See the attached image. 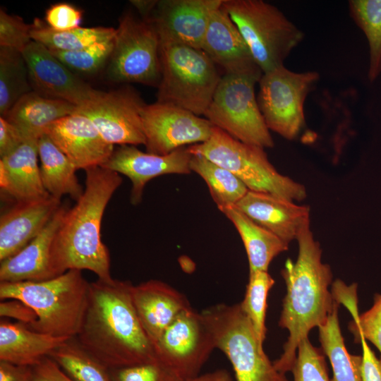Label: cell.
<instances>
[{
    "instance_id": "e0dca14e",
    "label": "cell",
    "mask_w": 381,
    "mask_h": 381,
    "mask_svg": "<svg viewBox=\"0 0 381 381\" xmlns=\"http://www.w3.org/2000/svg\"><path fill=\"white\" fill-rule=\"evenodd\" d=\"M192 154L188 147H180L167 155L144 152L134 145L114 148L102 167L127 176L131 181L130 200L133 205L142 201L145 187L152 179L164 174H189Z\"/></svg>"
},
{
    "instance_id": "74e56055",
    "label": "cell",
    "mask_w": 381,
    "mask_h": 381,
    "mask_svg": "<svg viewBox=\"0 0 381 381\" xmlns=\"http://www.w3.org/2000/svg\"><path fill=\"white\" fill-rule=\"evenodd\" d=\"M373 298L372 307L361 314L358 306L348 309L353 317L349 329L354 335L355 341L363 337L381 353V294H375Z\"/></svg>"
},
{
    "instance_id": "9a60e30c",
    "label": "cell",
    "mask_w": 381,
    "mask_h": 381,
    "mask_svg": "<svg viewBox=\"0 0 381 381\" xmlns=\"http://www.w3.org/2000/svg\"><path fill=\"white\" fill-rule=\"evenodd\" d=\"M224 0H153L142 19L152 25L160 44L200 49L213 13Z\"/></svg>"
},
{
    "instance_id": "e575fe53",
    "label": "cell",
    "mask_w": 381,
    "mask_h": 381,
    "mask_svg": "<svg viewBox=\"0 0 381 381\" xmlns=\"http://www.w3.org/2000/svg\"><path fill=\"white\" fill-rule=\"evenodd\" d=\"M274 284L268 271L249 272L244 298L240 307L249 320L259 342L263 345L266 337L265 317L267 295Z\"/></svg>"
},
{
    "instance_id": "484cf974",
    "label": "cell",
    "mask_w": 381,
    "mask_h": 381,
    "mask_svg": "<svg viewBox=\"0 0 381 381\" xmlns=\"http://www.w3.org/2000/svg\"><path fill=\"white\" fill-rule=\"evenodd\" d=\"M77 108L66 101L47 97L32 90L23 96L3 117L16 126L28 140L39 138L47 126L75 113Z\"/></svg>"
},
{
    "instance_id": "8d00e7d4",
    "label": "cell",
    "mask_w": 381,
    "mask_h": 381,
    "mask_svg": "<svg viewBox=\"0 0 381 381\" xmlns=\"http://www.w3.org/2000/svg\"><path fill=\"white\" fill-rule=\"evenodd\" d=\"M325 353L314 346L309 338L303 339L297 349L291 372L294 381H330Z\"/></svg>"
},
{
    "instance_id": "ba28073f",
    "label": "cell",
    "mask_w": 381,
    "mask_h": 381,
    "mask_svg": "<svg viewBox=\"0 0 381 381\" xmlns=\"http://www.w3.org/2000/svg\"><path fill=\"white\" fill-rule=\"evenodd\" d=\"M262 73L284 65L303 32L274 6L262 0H224Z\"/></svg>"
},
{
    "instance_id": "5b68a950",
    "label": "cell",
    "mask_w": 381,
    "mask_h": 381,
    "mask_svg": "<svg viewBox=\"0 0 381 381\" xmlns=\"http://www.w3.org/2000/svg\"><path fill=\"white\" fill-rule=\"evenodd\" d=\"M188 148L192 155H202L228 169L249 190L272 194L294 202L301 201L307 196L303 184L275 169L265 148L243 143L217 127H214L207 141Z\"/></svg>"
},
{
    "instance_id": "f546056e",
    "label": "cell",
    "mask_w": 381,
    "mask_h": 381,
    "mask_svg": "<svg viewBox=\"0 0 381 381\" xmlns=\"http://www.w3.org/2000/svg\"><path fill=\"white\" fill-rule=\"evenodd\" d=\"M32 40L45 46L49 50L75 51L97 42L113 40L116 28L108 27H79L64 31L50 28L39 18L31 24Z\"/></svg>"
},
{
    "instance_id": "7bdbcfd3",
    "label": "cell",
    "mask_w": 381,
    "mask_h": 381,
    "mask_svg": "<svg viewBox=\"0 0 381 381\" xmlns=\"http://www.w3.org/2000/svg\"><path fill=\"white\" fill-rule=\"evenodd\" d=\"M26 139L20 131L0 116V157L16 150Z\"/></svg>"
},
{
    "instance_id": "d590c367",
    "label": "cell",
    "mask_w": 381,
    "mask_h": 381,
    "mask_svg": "<svg viewBox=\"0 0 381 381\" xmlns=\"http://www.w3.org/2000/svg\"><path fill=\"white\" fill-rule=\"evenodd\" d=\"M114 39L75 51L50 52L75 74H93L108 64L114 48Z\"/></svg>"
},
{
    "instance_id": "9c48e42d",
    "label": "cell",
    "mask_w": 381,
    "mask_h": 381,
    "mask_svg": "<svg viewBox=\"0 0 381 381\" xmlns=\"http://www.w3.org/2000/svg\"><path fill=\"white\" fill-rule=\"evenodd\" d=\"M255 78L224 74L204 113L205 119L245 143L272 147L274 141L260 110Z\"/></svg>"
},
{
    "instance_id": "b9f144b4",
    "label": "cell",
    "mask_w": 381,
    "mask_h": 381,
    "mask_svg": "<svg viewBox=\"0 0 381 381\" xmlns=\"http://www.w3.org/2000/svg\"><path fill=\"white\" fill-rule=\"evenodd\" d=\"M0 315L2 318H13L25 325L33 324L37 319L35 310L18 299H8L1 302Z\"/></svg>"
},
{
    "instance_id": "1f68e13d",
    "label": "cell",
    "mask_w": 381,
    "mask_h": 381,
    "mask_svg": "<svg viewBox=\"0 0 381 381\" xmlns=\"http://www.w3.org/2000/svg\"><path fill=\"white\" fill-rule=\"evenodd\" d=\"M32 91L23 53L0 47V114L5 116L25 95Z\"/></svg>"
},
{
    "instance_id": "30bf717a",
    "label": "cell",
    "mask_w": 381,
    "mask_h": 381,
    "mask_svg": "<svg viewBox=\"0 0 381 381\" xmlns=\"http://www.w3.org/2000/svg\"><path fill=\"white\" fill-rule=\"evenodd\" d=\"M159 51V38L151 24L131 13L123 15L107 64L109 79L157 87L161 78Z\"/></svg>"
},
{
    "instance_id": "4dcf8cb0",
    "label": "cell",
    "mask_w": 381,
    "mask_h": 381,
    "mask_svg": "<svg viewBox=\"0 0 381 381\" xmlns=\"http://www.w3.org/2000/svg\"><path fill=\"white\" fill-rule=\"evenodd\" d=\"M190 168L192 172H195L205 181L219 210L236 205L249 190L228 169L202 155H192Z\"/></svg>"
},
{
    "instance_id": "bcb514c9",
    "label": "cell",
    "mask_w": 381,
    "mask_h": 381,
    "mask_svg": "<svg viewBox=\"0 0 381 381\" xmlns=\"http://www.w3.org/2000/svg\"><path fill=\"white\" fill-rule=\"evenodd\" d=\"M33 367L0 361V381H34Z\"/></svg>"
},
{
    "instance_id": "60d3db41",
    "label": "cell",
    "mask_w": 381,
    "mask_h": 381,
    "mask_svg": "<svg viewBox=\"0 0 381 381\" xmlns=\"http://www.w3.org/2000/svg\"><path fill=\"white\" fill-rule=\"evenodd\" d=\"M83 11L66 2L52 4L45 12V23L56 31H64L80 27Z\"/></svg>"
},
{
    "instance_id": "83f0119b",
    "label": "cell",
    "mask_w": 381,
    "mask_h": 381,
    "mask_svg": "<svg viewBox=\"0 0 381 381\" xmlns=\"http://www.w3.org/2000/svg\"><path fill=\"white\" fill-rule=\"evenodd\" d=\"M37 150L41 180L46 191L59 198L68 195L75 201L78 200L84 188L72 162L45 133L38 139Z\"/></svg>"
},
{
    "instance_id": "4fadbf2b",
    "label": "cell",
    "mask_w": 381,
    "mask_h": 381,
    "mask_svg": "<svg viewBox=\"0 0 381 381\" xmlns=\"http://www.w3.org/2000/svg\"><path fill=\"white\" fill-rule=\"evenodd\" d=\"M146 104L129 85L102 92L78 107L75 113L89 118L102 138L114 145H145L141 113Z\"/></svg>"
},
{
    "instance_id": "ab89813d",
    "label": "cell",
    "mask_w": 381,
    "mask_h": 381,
    "mask_svg": "<svg viewBox=\"0 0 381 381\" xmlns=\"http://www.w3.org/2000/svg\"><path fill=\"white\" fill-rule=\"evenodd\" d=\"M32 25L16 15L8 14L0 9V47H9L23 52L32 41L30 35Z\"/></svg>"
},
{
    "instance_id": "3957f363",
    "label": "cell",
    "mask_w": 381,
    "mask_h": 381,
    "mask_svg": "<svg viewBox=\"0 0 381 381\" xmlns=\"http://www.w3.org/2000/svg\"><path fill=\"white\" fill-rule=\"evenodd\" d=\"M85 171L84 191L66 210L53 241L51 276L87 270L107 281L112 279L111 260L101 239V224L107 205L123 180L119 174L102 167Z\"/></svg>"
},
{
    "instance_id": "d6986e66",
    "label": "cell",
    "mask_w": 381,
    "mask_h": 381,
    "mask_svg": "<svg viewBox=\"0 0 381 381\" xmlns=\"http://www.w3.org/2000/svg\"><path fill=\"white\" fill-rule=\"evenodd\" d=\"M200 49L224 71V75H245L258 80L262 75L223 4L213 13Z\"/></svg>"
},
{
    "instance_id": "603a6c76",
    "label": "cell",
    "mask_w": 381,
    "mask_h": 381,
    "mask_svg": "<svg viewBox=\"0 0 381 381\" xmlns=\"http://www.w3.org/2000/svg\"><path fill=\"white\" fill-rule=\"evenodd\" d=\"M30 138L0 159V188L14 202L47 197L38 165L37 141Z\"/></svg>"
},
{
    "instance_id": "cb8c5ba5",
    "label": "cell",
    "mask_w": 381,
    "mask_h": 381,
    "mask_svg": "<svg viewBox=\"0 0 381 381\" xmlns=\"http://www.w3.org/2000/svg\"><path fill=\"white\" fill-rule=\"evenodd\" d=\"M61 205L42 232L16 254L0 264V282L42 281L52 278L50 255L53 241L68 210Z\"/></svg>"
},
{
    "instance_id": "2e32d148",
    "label": "cell",
    "mask_w": 381,
    "mask_h": 381,
    "mask_svg": "<svg viewBox=\"0 0 381 381\" xmlns=\"http://www.w3.org/2000/svg\"><path fill=\"white\" fill-rule=\"evenodd\" d=\"M27 62L32 90L78 107L100 93L77 76L43 44L32 41L22 52Z\"/></svg>"
},
{
    "instance_id": "7a4b0ae2",
    "label": "cell",
    "mask_w": 381,
    "mask_h": 381,
    "mask_svg": "<svg viewBox=\"0 0 381 381\" xmlns=\"http://www.w3.org/2000/svg\"><path fill=\"white\" fill-rule=\"evenodd\" d=\"M298 255L295 262L288 259L281 274L286 292L282 301L279 326L289 332L283 353L273 362L286 373L292 370L300 342L310 331L322 325L336 303L329 287L333 274L330 266L322 261L320 243L314 238L310 223L298 233Z\"/></svg>"
},
{
    "instance_id": "7c38bea8",
    "label": "cell",
    "mask_w": 381,
    "mask_h": 381,
    "mask_svg": "<svg viewBox=\"0 0 381 381\" xmlns=\"http://www.w3.org/2000/svg\"><path fill=\"white\" fill-rule=\"evenodd\" d=\"M157 359L183 380L198 375L214 343L201 314L184 310L154 344Z\"/></svg>"
},
{
    "instance_id": "7dc6e473",
    "label": "cell",
    "mask_w": 381,
    "mask_h": 381,
    "mask_svg": "<svg viewBox=\"0 0 381 381\" xmlns=\"http://www.w3.org/2000/svg\"><path fill=\"white\" fill-rule=\"evenodd\" d=\"M186 381H232V380L227 370L220 369L203 375H198Z\"/></svg>"
},
{
    "instance_id": "ffe728a7",
    "label": "cell",
    "mask_w": 381,
    "mask_h": 381,
    "mask_svg": "<svg viewBox=\"0 0 381 381\" xmlns=\"http://www.w3.org/2000/svg\"><path fill=\"white\" fill-rule=\"evenodd\" d=\"M53 195L14 202L0 217V262L21 250L37 236L61 206Z\"/></svg>"
},
{
    "instance_id": "5bb4252c",
    "label": "cell",
    "mask_w": 381,
    "mask_h": 381,
    "mask_svg": "<svg viewBox=\"0 0 381 381\" xmlns=\"http://www.w3.org/2000/svg\"><path fill=\"white\" fill-rule=\"evenodd\" d=\"M141 117L147 152L160 155L207 141L214 127L188 110L157 101L146 104Z\"/></svg>"
},
{
    "instance_id": "ac0fdd59",
    "label": "cell",
    "mask_w": 381,
    "mask_h": 381,
    "mask_svg": "<svg viewBox=\"0 0 381 381\" xmlns=\"http://www.w3.org/2000/svg\"><path fill=\"white\" fill-rule=\"evenodd\" d=\"M52 142L68 157L77 169L102 167L114 147L101 135L91 120L74 113L60 119L44 130Z\"/></svg>"
},
{
    "instance_id": "d4e9b609",
    "label": "cell",
    "mask_w": 381,
    "mask_h": 381,
    "mask_svg": "<svg viewBox=\"0 0 381 381\" xmlns=\"http://www.w3.org/2000/svg\"><path fill=\"white\" fill-rule=\"evenodd\" d=\"M68 339L35 332L23 323L1 319L0 361L32 367Z\"/></svg>"
},
{
    "instance_id": "f35d334b",
    "label": "cell",
    "mask_w": 381,
    "mask_h": 381,
    "mask_svg": "<svg viewBox=\"0 0 381 381\" xmlns=\"http://www.w3.org/2000/svg\"><path fill=\"white\" fill-rule=\"evenodd\" d=\"M113 381H184L159 360L109 369Z\"/></svg>"
},
{
    "instance_id": "8992f818",
    "label": "cell",
    "mask_w": 381,
    "mask_h": 381,
    "mask_svg": "<svg viewBox=\"0 0 381 381\" xmlns=\"http://www.w3.org/2000/svg\"><path fill=\"white\" fill-rule=\"evenodd\" d=\"M159 58L157 101L203 115L222 77L217 66L201 49L183 44H160Z\"/></svg>"
},
{
    "instance_id": "7402d4cb",
    "label": "cell",
    "mask_w": 381,
    "mask_h": 381,
    "mask_svg": "<svg viewBox=\"0 0 381 381\" xmlns=\"http://www.w3.org/2000/svg\"><path fill=\"white\" fill-rule=\"evenodd\" d=\"M131 292L138 319L153 344L171 322L190 307L183 294L157 279L132 285Z\"/></svg>"
},
{
    "instance_id": "d6a6232c",
    "label": "cell",
    "mask_w": 381,
    "mask_h": 381,
    "mask_svg": "<svg viewBox=\"0 0 381 381\" xmlns=\"http://www.w3.org/2000/svg\"><path fill=\"white\" fill-rule=\"evenodd\" d=\"M49 357L73 381H113L109 369L87 351L75 337L55 349Z\"/></svg>"
},
{
    "instance_id": "836d02e7",
    "label": "cell",
    "mask_w": 381,
    "mask_h": 381,
    "mask_svg": "<svg viewBox=\"0 0 381 381\" xmlns=\"http://www.w3.org/2000/svg\"><path fill=\"white\" fill-rule=\"evenodd\" d=\"M351 16L365 33L370 47L368 78L373 82L381 73V0H351Z\"/></svg>"
},
{
    "instance_id": "f1b7e54d",
    "label": "cell",
    "mask_w": 381,
    "mask_h": 381,
    "mask_svg": "<svg viewBox=\"0 0 381 381\" xmlns=\"http://www.w3.org/2000/svg\"><path fill=\"white\" fill-rule=\"evenodd\" d=\"M336 301L325 322L318 327L319 341L332 368L330 381H363L361 373V355H352L346 348Z\"/></svg>"
},
{
    "instance_id": "ee69618b",
    "label": "cell",
    "mask_w": 381,
    "mask_h": 381,
    "mask_svg": "<svg viewBox=\"0 0 381 381\" xmlns=\"http://www.w3.org/2000/svg\"><path fill=\"white\" fill-rule=\"evenodd\" d=\"M362 346L361 373L363 381H381V358H378L368 344V341L361 337L356 341Z\"/></svg>"
},
{
    "instance_id": "4316f807",
    "label": "cell",
    "mask_w": 381,
    "mask_h": 381,
    "mask_svg": "<svg viewBox=\"0 0 381 381\" xmlns=\"http://www.w3.org/2000/svg\"><path fill=\"white\" fill-rule=\"evenodd\" d=\"M229 219L243 243L249 272L268 271L271 262L289 248V244L255 222L235 205L219 210Z\"/></svg>"
},
{
    "instance_id": "277c9868",
    "label": "cell",
    "mask_w": 381,
    "mask_h": 381,
    "mask_svg": "<svg viewBox=\"0 0 381 381\" xmlns=\"http://www.w3.org/2000/svg\"><path fill=\"white\" fill-rule=\"evenodd\" d=\"M90 283L82 271L70 270L42 281L0 282L1 300L22 301L37 314L30 329L58 337H75L87 306Z\"/></svg>"
},
{
    "instance_id": "f6af8a7d",
    "label": "cell",
    "mask_w": 381,
    "mask_h": 381,
    "mask_svg": "<svg viewBox=\"0 0 381 381\" xmlns=\"http://www.w3.org/2000/svg\"><path fill=\"white\" fill-rule=\"evenodd\" d=\"M32 367L34 381H73L49 356Z\"/></svg>"
},
{
    "instance_id": "44dd1931",
    "label": "cell",
    "mask_w": 381,
    "mask_h": 381,
    "mask_svg": "<svg viewBox=\"0 0 381 381\" xmlns=\"http://www.w3.org/2000/svg\"><path fill=\"white\" fill-rule=\"evenodd\" d=\"M235 206L287 244L310 223L308 206L270 193L248 190Z\"/></svg>"
},
{
    "instance_id": "8fae6325",
    "label": "cell",
    "mask_w": 381,
    "mask_h": 381,
    "mask_svg": "<svg viewBox=\"0 0 381 381\" xmlns=\"http://www.w3.org/2000/svg\"><path fill=\"white\" fill-rule=\"evenodd\" d=\"M319 78L316 71L296 73L284 65L262 73L257 101L270 131L287 140L297 137L306 125L305 100Z\"/></svg>"
},
{
    "instance_id": "6da1fadb",
    "label": "cell",
    "mask_w": 381,
    "mask_h": 381,
    "mask_svg": "<svg viewBox=\"0 0 381 381\" xmlns=\"http://www.w3.org/2000/svg\"><path fill=\"white\" fill-rule=\"evenodd\" d=\"M129 281L90 283L87 306L75 339L109 369L158 360L135 312Z\"/></svg>"
},
{
    "instance_id": "52a82bcc",
    "label": "cell",
    "mask_w": 381,
    "mask_h": 381,
    "mask_svg": "<svg viewBox=\"0 0 381 381\" xmlns=\"http://www.w3.org/2000/svg\"><path fill=\"white\" fill-rule=\"evenodd\" d=\"M200 314L215 348L231 363L236 381H289L266 355L239 303L216 304Z\"/></svg>"
}]
</instances>
